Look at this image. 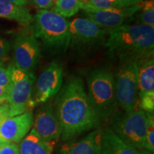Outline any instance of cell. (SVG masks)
<instances>
[{
    "instance_id": "obj_1",
    "label": "cell",
    "mask_w": 154,
    "mask_h": 154,
    "mask_svg": "<svg viewBox=\"0 0 154 154\" xmlns=\"http://www.w3.org/2000/svg\"><path fill=\"white\" fill-rule=\"evenodd\" d=\"M55 114L64 141L96 128L101 123L80 77L72 79L63 87L58 97Z\"/></svg>"
},
{
    "instance_id": "obj_2",
    "label": "cell",
    "mask_w": 154,
    "mask_h": 154,
    "mask_svg": "<svg viewBox=\"0 0 154 154\" xmlns=\"http://www.w3.org/2000/svg\"><path fill=\"white\" fill-rule=\"evenodd\" d=\"M106 47L121 62H139L153 57L154 27L143 24H124L109 30Z\"/></svg>"
},
{
    "instance_id": "obj_3",
    "label": "cell",
    "mask_w": 154,
    "mask_h": 154,
    "mask_svg": "<svg viewBox=\"0 0 154 154\" xmlns=\"http://www.w3.org/2000/svg\"><path fill=\"white\" fill-rule=\"evenodd\" d=\"M88 97L100 121L111 120L118 110L115 79L104 69H96L87 78Z\"/></svg>"
},
{
    "instance_id": "obj_4",
    "label": "cell",
    "mask_w": 154,
    "mask_h": 154,
    "mask_svg": "<svg viewBox=\"0 0 154 154\" xmlns=\"http://www.w3.org/2000/svg\"><path fill=\"white\" fill-rule=\"evenodd\" d=\"M33 34L47 47L66 49L70 44L69 22L53 10L40 9L33 17Z\"/></svg>"
},
{
    "instance_id": "obj_5",
    "label": "cell",
    "mask_w": 154,
    "mask_h": 154,
    "mask_svg": "<svg viewBox=\"0 0 154 154\" xmlns=\"http://www.w3.org/2000/svg\"><path fill=\"white\" fill-rule=\"evenodd\" d=\"M153 115L140 109L131 112H118L111 119V129L125 143L137 150L144 149L149 118Z\"/></svg>"
},
{
    "instance_id": "obj_6",
    "label": "cell",
    "mask_w": 154,
    "mask_h": 154,
    "mask_svg": "<svg viewBox=\"0 0 154 154\" xmlns=\"http://www.w3.org/2000/svg\"><path fill=\"white\" fill-rule=\"evenodd\" d=\"M7 67L10 84L6 101L9 106L11 117L30 111L31 96L36 77L32 72L17 68L14 63H10Z\"/></svg>"
},
{
    "instance_id": "obj_7",
    "label": "cell",
    "mask_w": 154,
    "mask_h": 154,
    "mask_svg": "<svg viewBox=\"0 0 154 154\" xmlns=\"http://www.w3.org/2000/svg\"><path fill=\"white\" fill-rule=\"evenodd\" d=\"M138 63L124 61L114 77L118 104L124 112L138 109Z\"/></svg>"
},
{
    "instance_id": "obj_8",
    "label": "cell",
    "mask_w": 154,
    "mask_h": 154,
    "mask_svg": "<svg viewBox=\"0 0 154 154\" xmlns=\"http://www.w3.org/2000/svg\"><path fill=\"white\" fill-rule=\"evenodd\" d=\"M63 82V71L60 65L51 63L40 75L36 81L29 103L30 109L36 106L47 102L56 95Z\"/></svg>"
},
{
    "instance_id": "obj_9",
    "label": "cell",
    "mask_w": 154,
    "mask_h": 154,
    "mask_svg": "<svg viewBox=\"0 0 154 154\" xmlns=\"http://www.w3.org/2000/svg\"><path fill=\"white\" fill-rule=\"evenodd\" d=\"M14 64L17 68L32 72L41 55L39 45L34 35L21 33L14 42Z\"/></svg>"
},
{
    "instance_id": "obj_10",
    "label": "cell",
    "mask_w": 154,
    "mask_h": 154,
    "mask_svg": "<svg viewBox=\"0 0 154 154\" xmlns=\"http://www.w3.org/2000/svg\"><path fill=\"white\" fill-rule=\"evenodd\" d=\"M32 128L47 142L55 146L59 141L61 136V129L51 102L42 106L36 111Z\"/></svg>"
},
{
    "instance_id": "obj_11",
    "label": "cell",
    "mask_w": 154,
    "mask_h": 154,
    "mask_svg": "<svg viewBox=\"0 0 154 154\" xmlns=\"http://www.w3.org/2000/svg\"><path fill=\"white\" fill-rule=\"evenodd\" d=\"M33 121L31 111L7 118L0 125V142L4 144L20 143L30 131Z\"/></svg>"
},
{
    "instance_id": "obj_12",
    "label": "cell",
    "mask_w": 154,
    "mask_h": 154,
    "mask_svg": "<svg viewBox=\"0 0 154 154\" xmlns=\"http://www.w3.org/2000/svg\"><path fill=\"white\" fill-rule=\"evenodd\" d=\"M140 9V4L130 7L86 12V15L88 19L97 24L100 28L109 31L124 25V23L138 13Z\"/></svg>"
},
{
    "instance_id": "obj_13",
    "label": "cell",
    "mask_w": 154,
    "mask_h": 154,
    "mask_svg": "<svg viewBox=\"0 0 154 154\" xmlns=\"http://www.w3.org/2000/svg\"><path fill=\"white\" fill-rule=\"evenodd\" d=\"M105 34V29L88 18H76L69 22L70 44H94L103 38Z\"/></svg>"
},
{
    "instance_id": "obj_14",
    "label": "cell",
    "mask_w": 154,
    "mask_h": 154,
    "mask_svg": "<svg viewBox=\"0 0 154 154\" xmlns=\"http://www.w3.org/2000/svg\"><path fill=\"white\" fill-rule=\"evenodd\" d=\"M101 136L102 129L97 128L82 139L63 144L59 154H101Z\"/></svg>"
},
{
    "instance_id": "obj_15",
    "label": "cell",
    "mask_w": 154,
    "mask_h": 154,
    "mask_svg": "<svg viewBox=\"0 0 154 154\" xmlns=\"http://www.w3.org/2000/svg\"><path fill=\"white\" fill-rule=\"evenodd\" d=\"M101 154H140L139 151L125 143L111 128L102 129Z\"/></svg>"
},
{
    "instance_id": "obj_16",
    "label": "cell",
    "mask_w": 154,
    "mask_h": 154,
    "mask_svg": "<svg viewBox=\"0 0 154 154\" xmlns=\"http://www.w3.org/2000/svg\"><path fill=\"white\" fill-rule=\"evenodd\" d=\"M138 97L154 94L153 57L142 59L138 62Z\"/></svg>"
},
{
    "instance_id": "obj_17",
    "label": "cell",
    "mask_w": 154,
    "mask_h": 154,
    "mask_svg": "<svg viewBox=\"0 0 154 154\" xmlns=\"http://www.w3.org/2000/svg\"><path fill=\"white\" fill-rule=\"evenodd\" d=\"M54 145L42 139L33 128L19 145V154H52Z\"/></svg>"
},
{
    "instance_id": "obj_18",
    "label": "cell",
    "mask_w": 154,
    "mask_h": 154,
    "mask_svg": "<svg viewBox=\"0 0 154 154\" xmlns=\"http://www.w3.org/2000/svg\"><path fill=\"white\" fill-rule=\"evenodd\" d=\"M0 17L15 21L24 26H29L33 22V17L27 9L7 0H0Z\"/></svg>"
},
{
    "instance_id": "obj_19",
    "label": "cell",
    "mask_w": 154,
    "mask_h": 154,
    "mask_svg": "<svg viewBox=\"0 0 154 154\" xmlns=\"http://www.w3.org/2000/svg\"><path fill=\"white\" fill-rule=\"evenodd\" d=\"M53 7V11L61 17H71L82 9V4L77 0H55Z\"/></svg>"
},
{
    "instance_id": "obj_20",
    "label": "cell",
    "mask_w": 154,
    "mask_h": 154,
    "mask_svg": "<svg viewBox=\"0 0 154 154\" xmlns=\"http://www.w3.org/2000/svg\"><path fill=\"white\" fill-rule=\"evenodd\" d=\"M140 12L136 13L137 24L147 25L154 27V2L153 0H146L140 3Z\"/></svg>"
},
{
    "instance_id": "obj_21",
    "label": "cell",
    "mask_w": 154,
    "mask_h": 154,
    "mask_svg": "<svg viewBox=\"0 0 154 154\" xmlns=\"http://www.w3.org/2000/svg\"><path fill=\"white\" fill-rule=\"evenodd\" d=\"M114 8H121L115 0H88L82 9L86 12H94Z\"/></svg>"
},
{
    "instance_id": "obj_22",
    "label": "cell",
    "mask_w": 154,
    "mask_h": 154,
    "mask_svg": "<svg viewBox=\"0 0 154 154\" xmlns=\"http://www.w3.org/2000/svg\"><path fill=\"white\" fill-rule=\"evenodd\" d=\"M144 149L154 153V121L153 116L149 118L146 130Z\"/></svg>"
},
{
    "instance_id": "obj_23",
    "label": "cell",
    "mask_w": 154,
    "mask_h": 154,
    "mask_svg": "<svg viewBox=\"0 0 154 154\" xmlns=\"http://www.w3.org/2000/svg\"><path fill=\"white\" fill-rule=\"evenodd\" d=\"M138 101L139 109L145 111L146 113L153 116L154 110V94H146L139 97Z\"/></svg>"
},
{
    "instance_id": "obj_24",
    "label": "cell",
    "mask_w": 154,
    "mask_h": 154,
    "mask_svg": "<svg viewBox=\"0 0 154 154\" xmlns=\"http://www.w3.org/2000/svg\"><path fill=\"white\" fill-rule=\"evenodd\" d=\"M10 84V77L8 67H6L0 61V86L8 88Z\"/></svg>"
},
{
    "instance_id": "obj_25",
    "label": "cell",
    "mask_w": 154,
    "mask_h": 154,
    "mask_svg": "<svg viewBox=\"0 0 154 154\" xmlns=\"http://www.w3.org/2000/svg\"><path fill=\"white\" fill-rule=\"evenodd\" d=\"M0 154H19V146L17 143H7L4 144L1 150Z\"/></svg>"
},
{
    "instance_id": "obj_26",
    "label": "cell",
    "mask_w": 154,
    "mask_h": 154,
    "mask_svg": "<svg viewBox=\"0 0 154 154\" xmlns=\"http://www.w3.org/2000/svg\"><path fill=\"white\" fill-rule=\"evenodd\" d=\"M10 50V44L7 40L0 36V60L8 54Z\"/></svg>"
},
{
    "instance_id": "obj_27",
    "label": "cell",
    "mask_w": 154,
    "mask_h": 154,
    "mask_svg": "<svg viewBox=\"0 0 154 154\" xmlns=\"http://www.w3.org/2000/svg\"><path fill=\"white\" fill-rule=\"evenodd\" d=\"M33 2L38 8L47 10L52 8L55 4V0H33Z\"/></svg>"
},
{
    "instance_id": "obj_28",
    "label": "cell",
    "mask_w": 154,
    "mask_h": 154,
    "mask_svg": "<svg viewBox=\"0 0 154 154\" xmlns=\"http://www.w3.org/2000/svg\"><path fill=\"white\" fill-rule=\"evenodd\" d=\"M8 117H10V109L8 103L5 102L0 106V125Z\"/></svg>"
},
{
    "instance_id": "obj_29",
    "label": "cell",
    "mask_w": 154,
    "mask_h": 154,
    "mask_svg": "<svg viewBox=\"0 0 154 154\" xmlns=\"http://www.w3.org/2000/svg\"><path fill=\"white\" fill-rule=\"evenodd\" d=\"M121 8L130 7L132 6L139 5L143 2V0H115Z\"/></svg>"
},
{
    "instance_id": "obj_30",
    "label": "cell",
    "mask_w": 154,
    "mask_h": 154,
    "mask_svg": "<svg viewBox=\"0 0 154 154\" xmlns=\"http://www.w3.org/2000/svg\"><path fill=\"white\" fill-rule=\"evenodd\" d=\"M9 2L14 4L17 6H20V7H24L28 4L29 0H7Z\"/></svg>"
},
{
    "instance_id": "obj_31",
    "label": "cell",
    "mask_w": 154,
    "mask_h": 154,
    "mask_svg": "<svg viewBox=\"0 0 154 154\" xmlns=\"http://www.w3.org/2000/svg\"><path fill=\"white\" fill-rule=\"evenodd\" d=\"M7 94H8V88L0 86V99L7 100Z\"/></svg>"
},
{
    "instance_id": "obj_32",
    "label": "cell",
    "mask_w": 154,
    "mask_h": 154,
    "mask_svg": "<svg viewBox=\"0 0 154 154\" xmlns=\"http://www.w3.org/2000/svg\"><path fill=\"white\" fill-rule=\"evenodd\" d=\"M139 151L140 154H153V153H152L151 151H147V150L145 149H141V150H138Z\"/></svg>"
},
{
    "instance_id": "obj_33",
    "label": "cell",
    "mask_w": 154,
    "mask_h": 154,
    "mask_svg": "<svg viewBox=\"0 0 154 154\" xmlns=\"http://www.w3.org/2000/svg\"><path fill=\"white\" fill-rule=\"evenodd\" d=\"M77 1H79L81 4H82V8L83 6L85 5L86 2H88V0H77Z\"/></svg>"
},
{
    "instance_id": "obj_34",
    "label": "cell",
    "mask_w": 154,
    "mask_h": 154,
    "mask_svg": "<svg viewBox=\"0 0 154 154\" xmlns=\"http://www.w3.org/2000/svg\"><path fill=\"white\" fill-rule=\"evenodd\" d=\"M5 102H7L5 101V100H3V99H0V106L2 104H3L4 103H5Z\"/></svg>"
},
{
    "instance_id": "obj_35",
    "label": "cell",
    "mask_w": 154,
    "mask_h": 154,
    "mask_svg": "<svg viewBox=\"0 0 154 154\" xmlns=\"http://www.w3.org/2000/svg\"><path fill=\"white\" fill-rule=\"evenodd\" d=\"M3 145H4V143H2V142H0V150H1V149H2V146H3Z\"/></svg>"
},
{
    "instance_id": "obj_36",
    "label": "cell",
    "mask_w": 154,
    "mask_h": 154,
    "mask_svg": "<svg viewBox=\"0 0 154 154\" xmlns=\"http://www.w3.org/2000/svg\"><path fill=\"white\" fill-rule=\"evenodd\" d=\"M143 1H146V0H143Z\"/></svg>"
}]
</instances>
